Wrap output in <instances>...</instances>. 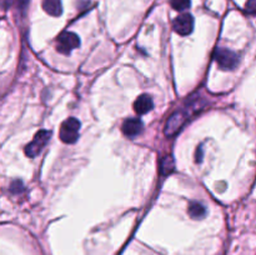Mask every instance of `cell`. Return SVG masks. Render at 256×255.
Listing matches in <instances>:
<instances>
[{
    "mask_svg": "<svg viewBox=\"0 0 256 255\" xmlns=\"http://www.w3.org/2000/svg\"><path fill=\"white\" fill-rule=\"evenodd\" d=\"M215 62H218L220 69L234 70L239 65V56L232 50L226 49V48H219L215 52Z\"/></svg>",
    "mask_w": 256,
    "mask_h": 255,
    "instance_id": "obj_1",
    "label": "cell"
},
{
    "mask_svg": "<svg viewBox=\"0 0 256 255\" xmlns=\"http://www.w3.org/2000/svg\"><path fill=\"white\" fill-rule=\"evenodd\" d=\"M189 215L192 219H202L206 215V209L199 202H192L189 205Z\"/></svg>",
    "mask_w": 256,
    "mask_h": 255,
    "instance_id": "obj_9",
    "label": "cell"
},
{
    "mask_svg": "<svg viewBox=\"0 0 256 255\" xmlns=\"http://www.w3.org/2000/svg\"><path fill=\"white\" fill-rule=\"evenodd\" d=\"M42 9L52 16H60L62 12V0H42Z\"/></svg>",
    "mask_w": 256,
    "mask_h": 255,
    "instance_id": "obj_8",
    "label": "cell"
},
{
    "mask_svg": "<svg viewBox=\"0 0 256 255\" xmlns=\"http://www.w3.org/2000/svg\"><path fill=\"white\" fill-rule=\"evenodd\" d=\"M174 30L182 36L192 34V32L194 30V18L188 12L180 14L174 20Z\"/></svg>",
    "mask_w": 256,
    "mask_h": 255,
    "instance_id": "obj_5",
    "label": "cell"
},
{
    "mask_svg": "<svg viewBox=\"0 0 256 255\" xmlns=\"http://www.w3.org/2000/svg\"><path fill=\"white\" fill-rule=\"evenodd\" d=\"M10 190H12V192H20L24 190V186H22V182H14L12 184V186H10Z\"/></svg>",
    "mask_w": 256,
    "mask_h": 255,
    "instance_id": "obj_12",
    "label": "cell"
},
{
    "mask_svg": "<svg viewBox=\"0 0 256 255\" xmlns=\"http://www.w3.org/2000/svg\"><path fill=\"white\" fill-rule=\"evenodd\" d=\"M172 9L178 10V12H184V10L190 8V0H170Z\"/></svg>",
    "mask_w": 256,
    "mask_h": 255,
    "instance_id": "obj_11",
    "label": "cell"
},
{
    "mask_svg": "<svg viewBox=\"0 0 256 255\" xmlns=\"http://www.w3.org/2000/svg\"><path fill=\"white\" fill-rule=\"evenodd\" d=\"M122 130L124 135H126L130 139L136 138L142 132V122L139 118H130L122 122Z\"/></svg>",
    "mask_w": 256,
    "mask_h": 255,
    "instance_id": "obj_6",
    "label": "cell"
},
{
    "mask_svg": "<svg viewBox=\"0 0 256 255\" xmlns=\"http://www.w3.org/2000/svg\"><path fill=\"white\" fill-rule=\"evenodd\" d=\"M255 0H249V2H246V8H245V10H246V12H249V14H254L255 12Z\"/></svg>",
    "mask_w": 256,
    "mask_h": 255,
    "instance_id": "obj_13",
    "label": "cell"
},
{
    "mask_svg": "<svg viewBox=\"0 0 256 255\" xmlns=\"http://www.w3.org/2000/svg\"><path fill=\"white\" fill-rule=\"evenodd\" d=\"M202 148H199V152H198V154H195V159L198 160V162H200V160H202Z\"/></svg>",
    "mask_w": 256,
    "mask_h": 255,
    "instance_id": "obj_14",
    "label": "cell"
},
{
    "mask_svg": "<svg viewBox=\"0 0 256 255\" xmlns=\"http://www.w3.org/2000/svg\"><path fill=\"white\" fill-rule=\"evenodd\" d=\"M80 122L76 118H69L65 120L60 128V139L66 144H72L79 136Z\"/></svg>",
    "mask_w": 256,
    "mask_h": 255,
    "instance_id": "obj_2",
    "label": "cell"
},
{
    "mask_svg": "<svg viewBox=\"0 0 256 255\" xmlns=\"http://www.w3.org/2000/svg\"><path fill=\"white\" fill-rule=\"evenodd\" d=\"M174 166H175V162H174V159H172V155H169V156H165L164 159H162V172L164 175L170 174V172L174 170Z\"/></svg>",
    "mask_w": 256,
    "mask_h": 255,
    "instance_id": "obj_10",
    "label": "cell"
},
{
    "mask_svg": "<svg viewBox=\"0 0 256 255\" xmlns=\"http://www.w3.org/2000/svg\"><path fill=\"white\" fill-rule=\"evenodd\" d=\"M152 106H154V102H152V96L148 94H142L134 102V110L139 115L149 112L152 109Z\"/></svg>",
    "mask_w": 256,
    "mask_h": 255,
    "instance_id": "obj_7",
    "label": "cell"
},
{
    "mask_svg": "<svg viewBox=\"0 0 256 255\" xmlns=\"http://www.w3.org/2000/svg\"><path fill=\"white\" fill-rule=\"evenodd\" d=\"M80 45V39L75 32H65L59 35L56 42V50L62 54H69L72 50L76 49Z\"/></svg>",
    "mask_w": 256,
    "mask_h": 255,
    "instance_id": "obj_4",
    "label": "cell"
},
{
    "mask_svg": "<svg viewBox=\"0 0 256 255\" xmlns=\"http://www.w3.org/2000/svg\"><path fill=\"white\" fill-rule=\"evenodd\" d=\"M50 136H52V132L49 130H40V132H38L35 134L34 139L25 146V155H28L29 158H34L39 155L40 152L46 145V142H49Z\"/></svg>",
    "mask_w": 256,
    "mask_h": 255,
    "instance_id": "obj_3",
    "label": "cell"
}]
</instances>
